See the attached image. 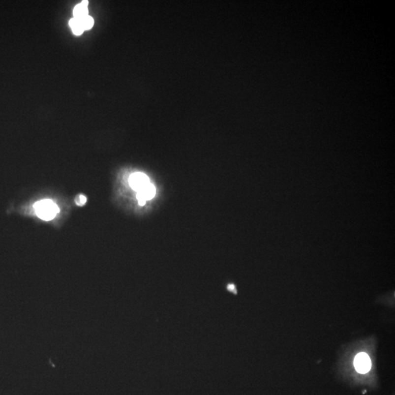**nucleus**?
<instances>
[{
    "label": "nucleus",
    "mask_w": 395,
    "mask_h": 395,
    "mask_svg": "<svg viewBox=\"0 0 395 395\" xmlns=\"http://www.w3.org/2000/svg\"><path fill=\"white\" fill-rule=\"evenodd\" d=\"M69 25H70V28L73 30V34H76V35H80L85 31L83 26H82V22L79 19H75V18L70 19V22H69Z\"/></svg>",
    "instance_id": "423d86ee"
},
{
    "label": "nucleus",
    "mask_w": 395,
    "mask_h": 395,
    "mask_svg": "<svg viewBox=\"0 0 395 395\" xmlns=\"http://www.w3.org/2000/svg\"><path fill=\"white\" fill-rule=\"evenodd\" d=\"M156 194V189L151 183L146 186L144 188L140 191L138 192L137 199L139 201V205L144 206L146 204V201L152 199Z\"/></svg>",
    "instance_id": "20e7f679"
},
{
    "label": "nucleus",
    "mask_w": 395,
    "mask_h": 395,
    "mask_svg": "<svg viewBox=\"0 0 395 395\" xmlns=\"http://www.w3.org/2000/svg\"><path fill=\"white\" fill-rule=\"evenodd\" d=\"M88 13L87 6L85 5L82 3H80V4H77L75 7V8L73 9V16H74L73 18L82 20L86 16H88Z\"/></svg>",
    "instance_id": "39448f33"
},
{
    "label": "nucleus",
    "mask_w": 395,
    "mask_h": 395,
    "mask_svg": "<svg viewBox=\"0 0 395 395\" xmlns=\"http://www.w3.org/2000/svg\"><path fill=\"white\" fill-rule=\"evenodd\" d=\"M81 22H82V26H83L85 30H90L94 25V19L89 15L84 19H82Z\"/></svg>",
    "instance_id": "0eeeda50"
},
{
    "label": "nucleus",
    "mask_w": 395,
    "mask_h": 395,
    "mask_svg": "<svg viewBox=\"0 0 395 395\" xmlns=\"http://www.w3.org/2000/svg\"><path fill=\"white\" fill-rule=\"evenodd\" d=\"M354 367L357 372L365 374L369 372L371 368V361L369 356L365 353H360L354 360Z\"/></svg>",
    "instance_id": "7ed1b4c3"
},
{
    "label": "nucleus",
    "mask_w": 395,
    "mask_h": 395,
    "mask_svg": "<svg viewBox=\"0 0 395 395\" xmlns=\"http://www.w3.org/2000/svg\"><path fill=\"white\" fill-rule=\"evenodd\" d=\"M86 201H87V198H86L85 196H79L78 199H76V203H77L78 205H84V204H85Z\"/></svg>",
    "instance_id": "6e6552de"
},
{
    "label": "nucleus",
    "mask_w": 395,
    "mask_h": 395,
    "mask_svg": "<svg viewBox=\"0 0 395 395\" xmlns=\"http://www.w3.org/2000/svg\"><path fill=\"white\" fill-rule=\"evenodd\" d=\"M36 214L43 220H52L60 213V209L52 200L46 199L38 201L34 205Z\"/></svg>",
    "instance_id": "f257e3e1"
},
{
    "label": "nucleus",
    "mask_w": 395,
    "mask_h": 395,
    "mask_svg": "<svg viewBox=\"0 0 395 395\" xmlns=\"http://www.w3.org/2000/svg\"><path fill=\"white\" fill-rule=\"evenodd\" d=\"M150 183V179L143 173H134L130 175V178H129V184H130V187L137 192L140 191Z\"/></svg>",
    "instance_id": "f03ea898"
}]
</instances>
